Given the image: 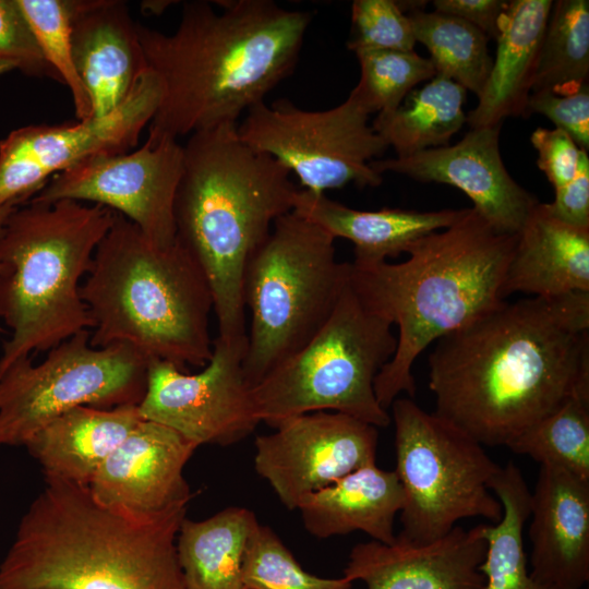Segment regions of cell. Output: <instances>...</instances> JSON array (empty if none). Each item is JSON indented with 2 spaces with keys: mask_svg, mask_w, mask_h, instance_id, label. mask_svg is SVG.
I'll use <instances>...</instances> for the list:
<instances>
[{
  "mask_svg": "<svg viewBox=\"0 0 589 589\" xmlns=\"http://www.w3.org/2000/svg\"><path fill=\"white\" fill-rule=\"evenodd\" d=\"M435 342L434 413L481 445L508 446L568 398L589 399V292L503 301Z\"/></svg>",
  "mask_w": 589,
  "mask_h": 589,
  "instance_id": "6da1fadb",
  "label": "cell"
},
{
  "mask_svg": "<svg viewBox=\"0 0 589 589\" xmlns=\"http://www.w3.org/2000/svg\"><path fill=\"white\" fill-rule=\"evenodd\" d=\"M189 1L177 28L166 34L136 24L147 68L161 100L148 139L191 135L238 123L265 101L298 62L312 20L272 0Z\"/></svg>",
  "mask_w": 589,
  "mask_h": 589,
  "instance_id": "7a4b0ae2",
  "label": "cell"
},
{
  "mask_svg": "<svg viewBox=\"0 0 589 589\" xmlns=\"http://www.w3.org/2000/svg\"><path fill=\"white\" fill-rule=\"evenodd\" d=\"M187 508L135 514L45 477L0 563V589H187L176 546Z\"/></svg>",
  "mask_w": 589,
  "mask_h": 589,
  "instance_id": "3957f363",
  "label": "cell"
},
{
  "mask_svg": "<svg viewBox=\"0 0 589 589\" xmlns=\"http://www.w3.org/2000/svg\"><path fill=\"white\" fill-rule=\"evenodd\" d=\"M516 239L464 208L450 226L409 245L400 263H350L349 283L361 303L398 328L395 353L374 381L384 409L401 393L414 397L412 365L431 344L505 301Z\"/></svg>",
  "mask_w": 589,
  "mask_h": 589,
  "instance_id": "277c9868",
  "label": "cell"
},
{
  "mask_svg": "<svg viewBox=\"0 0 589 589\" xmlns=\"http://www.w3.org/2000/svg\"><path fill=\"white\" fill-rule=\"evenodd\" d=\"M238 123L189 135L175 199L176 240L203 271L218 338L248 344L245 267L274 223L293 209L290 171L243 142Z\"/></svg>",
  "mask_w": 589,
  "mask_h": 589,
  "instance_id": "5b68a950",
  "label": "cell"
},
{
  "mask_svg": "<svg viewBox=\"0 0 589 589\" xmlns=\"http://www.w3.org/2000/svg\"><path fill=\"white\" fill-rule=\"evenodd\" d=\"M80 294L94 322V348L127 344L148 361L163 360L184 372L212 357L211 287L177 240L158 245L116 213Z\"/></svg>",
  "mask_w": 589,
  "mask_h": 589,
  "instance_id": "8992f818",
  "label": "cell"
},
{
  "mask_svg": "<svg viewBox=\"0 0 589 589\" xmlns=\"http://www.w3.org/2000/svg\"><path fill=\"white\" fill-rule=\"evenodd\" d=\"M115 215L72 200L28 201L10 213L0 232V318L12 334L3 342L0 374L21 357L93 329L80 280Z\"/></svg>",
  "mask_w": 589,
  "mask_h": 589,
  "instance_id": "52a82bcc",
  "label": "cell"
},
{
  "mask_svg": "<svg viewBox=\"0 0 589 589\" xmlns=\"http://www.w3.org/2000/svg\"><path fill=\"white\" fill-rule=\"evenodd\" d=\"M350 263L336 260L335 238L291 211L273 225L244 272L250 311L242 361L252 388L323 327L349 284Z\"/></svg>",
  "mask_w": 589,
  "mask_h": 589,
  "instance_id": "ba28073f",
  "label": "cell"
},
{
  "mask_svg": "<svg viewBox=\"0 0 589 589\" xmlns=\"http://www.w3.org/2000/svg\"><path fill=\"white\" fill-rule=\"evenodd\" d=\"M396 346L392 325L369 311L349 283L314 337L251 388L260 421L274 428L291 417L333 411L387 426L390 416L376 399L374 381Z\"/></svg>",
  "mask_w": 589,
  "mask_h": 589,
  "instance_id": "9c48e42d",
  "label": "cell"
},
{
  "mask_svg": "<svg viewBox=\"0 0 589 589\" xmlns=\"http://www.w3.org/2000/svg\"><path fill=\"white\" fill-rule=\"evenodd\" d=\"M396 469L404 492L396 536L426 543L447 534L465 518L500 521L503 507L489 484L500 471L483 445L411 398H396Z\"/></svg>",
  "mask_w": 589,
  "mask_h": 589,
  "instance_id": "30bf717a",
  "label": "cell"
},
{
  "mask_svg": "<svg viewBox=\"0 0 589 589\" xmlns=\"http://www.w3.org/2000/svg\"><path fill=\"white\" fill-rule=\"evenodd\" d=\"M84 329L51 348L35 365L29 356L0 374V447L24 446L48 422L79 406L140 405L148 360L127 344L94 348Z\"/></svg>",
  "mask_w": 589,
  "mask_h": 589,
  "instance_id": "8fae6325",
  "label": "cell"
},
{
  "mask_svg": "<svg viewBox=\"0 0 589 589\" xmlns=\"http://www.w3.org/2000/svg\"><path fill=\"white\" fill-rule=\"evenodd\" d=\"M351 97L326 110H305L288 99L251 107L239 137L294 173L303 190L325 193L349 183L375 188L383 181L371 163L388 148Z\"/></svg>",
  "mask_w": 589,
  "mask_h": 589,
  "instance_id": "7c38bea8",
  "label": "cell"
},
{
  "mask_svg": "<svg viewBox=\"0 0 589 589\" xmlns=\"http://www.w3.org/2000/svg\"><path fill=\"white\" fill-rule=\"evenodd\" d=\"M161 85L147 70L111 112L64 124H32L0 141V208L27 203L57 173L83 160L136 146L161 100Z\"/></svg>",
  "mask_w": 589,
  "mask_h": 589,
  "instance_id": "4fadbf2b",
  "label": "cell"
},
{
  "mask_svg": "<svg viewBox=\"0 0 589 589\" xmlns=\"http://www.w3.org/2000/svg\"><path fill=\"white\" fill-rule=\"evenodd\" d=\"M182 165L178 140L147 137L131 153L97 155L55 175L29 201L97 204L131 220L152 242L170 245Z\"/></svg>",
  "mask_w": 589,
  "mask_h": 589,
  "instance_id": "5bb4252c",
  "label": "cell"
},
{
  "mask_svg": "<svg viewBox=\"0 0 589 589\" xmlns=\"http://www.w3.org/2000/svg\"><path fill=\"white\" fill-rule=\"evenodd\" d=\"M245 350L244 345L217 337L211 359L194 374L149 360L141 417L177 431L197 447L229 446L245 438L261 422L243 376Z\"/></svg>",
  "mask_w": 589,
  "mask_h": 589,
  "instance_id": "9a60e30c",
  "label": "cell"
},
{
  "mask_svg": "<svg viewBox=\"0 0 589 589\" xmlns=\"http://www.w3.org/2000/svg\"><path fill=\"white\" fill-rule=\"evenodd\" d=\"M273 429L255 437L254 467L290 510L304 496L376 460L377 428L345 413L309 412Z\"/></svg>",
  "mask_w": 589,
  "mask_h": 589,
  "instance_id": "2e32d148",
  "label": "cell"
},
{
  "mask_svg": "<svg viewBox=\"0 0 589 589\" xmlns=\"http://www.w3.org/2000/svg\"><path fill=\"white\" fill-rule=\"evenodd\" d=\"M500 131L501 125L470 129L454 145L375 159L371 167L380 175L396 172L420 182L453 185L496 230L517 235L539 201L507 171L500 152Z\"/></svg>",
  "mask_w": 589,
  "mask_h": 589,
  "instance_id": "e0dca14e",
  "label": "cell"
},
{
  "mask_svg": "<svg viewBox=\"0 0 589 589\" xmlns=\"http://www.w3.org/2000/svg\"><path fill=\"white\" fill-rule=\"evenodd\" d=\"M197 446L177 431L142 420L106 458L88 488L101 504L156 514L193 496L183 469Z\"/></svg>",
  "mask_w": 589,
  "mask_h": 589,
  "instance_id": "ac0fdd59",
  "label": "cell"
},
{
  "mask_svg": "<svg viewBox=\"0 0 589 589\" xmlns=\"http://www.w3.org/2000/svg\"><path fill=\"white\" fill-rule=\"evenodd\" d=\"M486 548L483 524L456 526L426 543L397 536L390 544L371 540L351 549L344 577L368 589H484L479 567Z\"/></svg>",
  "mask_w": 589,
  "mask_h": 589,
  "instance_id": "d6986e66",
  "label": "cell"
},
{
  "mask_svg": "<svg viewBox=\"0 0 589 589\" xmlns=\"http://www.w3.org/2000/svg\"><path fill=\"white\" fill-rule=\"evenodd\" d=\"M529 516L530 575L552 589H580L589 579V480L540 465Z\"/></svg>",
  "mask_w": 589,
  "mask_h": 589,
  "instance_id": "ffe728a7",
  "label": "cell"
},
{
  "mask_svg": "<svg viewBox=\"0 0 589 589\" xmlns=\"http://www.w3.org/2000/svg\"><path fill=\"white\" fill-rule=\"evenodd\" d=\"M136 24L124 1L74 0L72 55L92 118L118 108L147 70Z\"/></svg>",
  "mask_w": 589,
  "mask_h": 589,
  "instance_id": "44dd1931",
  "label": "cell"
},
{
  "mask_svg": "<svg viewBox=\"0 0 589 589\" xmlns=\"http://www.w3.org/2000/svg\"><path fill=\"white\" fill-rule=\"evenodd\" d=\"M503 290L505 298L589 292V228L564 221L539 202L517 233Z\"/></svg>",
  "mask_w": 589,
  "mask_h": 589,
  "instance_id": "7402d4cb",
  "label": "cell"
},
{
  "mask_svg": "<svg viewBox=\"0 0 589 589\" xmlns=\"http://www.w3.org/2000/svg\"><path fill=\"white\" fill-rule=\"evenodd\" d=\"M551 0H512L504 10L496 36V56L478 96L466 116L470 129L502 125L509 117H524Z\"/></svg>",
  "mask_w": 589,
  "mask_h": 589,
  "instance_id": "603a6c76",
  "label": "cell"
},
{
  "mask_svg": "<svg viewBox=\"0 0 589 589\" xmlns=\"http://www.w3.org/2000/svg\"><path fill=\"white\" fill-rule=\"evenodd\" d=\"M402 504L404 492L395 470L373 464L304 496L297 509L305 530L315 538L362 531L374 541L390 544L396 539L394 521Z\"/></svg>",
  "mask_w": 589,
  "mask_h": 589,
  "instance_id": "cb8c5ba5",
  "label": "cell"
},
{
  "mask_svg": "<svg viewBox=\"0 0 589 589\" xmlns=\"http://www.w3.org/2000/svg\"><path fill=\"white\" fill-rule=\"evenodd\" d=\"M293 212L354 245L356 264H374L397 257L418 239L450 226L462 209L419 212L384 207L359 211L330 200L325 193L299 190Z\"/></svg>",
  "mask_w": 589,
  "mask_h": 589,
  "instance_id": "d4e9b609",
  "label": "cell"
},
{
  "mask_svg": "<svg viewBox=\"0 0 589 589\" xmlns=\"http://www.w3.org/2000/svg\"><path fill=\"white\" fill-rule=\"evenodd\" d=\"M142 420L137 405L79 406L48 422L24 446L45 477L89 485L106 458Z\"/></svg>",
  "mask_w": 589,
  "mask_h": 589,
  "instance_id": "484cf974",
  "label": "cell"
},
{
  "mask_svg": "<svg viewBox=\"0 0 589 589\" xmlns=\"http://www.w3.org/2000/svg\"><path fill=\"white\" fill-rule=\"evenodd\" d=\"M259 521L253 512L229 506L203 520H182L178 562L187 589H243L242 566Z\"/></svg>",
  "mask_w": 589,
  "mask_h": 589,
  "instance_id": "4316f807",
  "label": "cell"
},
{
  "mask_svg": "<svg viewBox=\"0 0 589 589\" xmlns=\"http://www.w3.org/2000/svg\"><path fill=\"white\" fill-rule=\"evenodd\" d=\"M466 98L462 86L435 74L412 89L397 108L376 115L372 127L396 157L446 146L466 122Z\"/></svg>",
  "mask_w": 589,
  "mask_h": 589,
  "instance_id": "83f0119b",
  "label": "cell"
},
{
  "mask_svg": "<svg viewBox=\"0 0 589 589\" xmlns=\"http://www.w3.org/2000/svg\"><path fill=\"white\" fill-rule=\"evenodd\" d=\"M489 489L498 498L503 515L496 524H483L488 542L479 569L484 589H552L528 572L522 531L530 517V491L519 468L512 461L501 467Z\"/></svg>",
  "mask_w": 589,
  "mask_h": 589,
  "instance_id": "f1b7e54d",
  "label": "cell"
},
{
  "mask_svg": "<svg viewBox=\"0 0 589 589\" xmlns=\"http://www.w3.org/2000/svg\"><path fill=\"white\" fill-rule=\"evenodd\" d=\"M416 41L430 52L435 73L479 96L488 80L493 59L488 37L470 23L419 5L409 10Z\"/></svg>",
  "mask_w": 589,
  "mask_h": 589,
  "instance_id": "f546056e",
  "label": "cell"
},
{
  "mask_svg": "<svg viewBox=\"0 0 589 589\" xmlns=\"http://www.w3.org/2000/svg\"><path fill=\"white\" fill-rule=\"evenodd\" d=\"M589 1L553 2L534 72L532 91L558 94L588 83Z\"/></svg>",
  "mask_w": 589,
  "mask_h": 589,
  "instance_id": "4dcf8cb0",
  "label": "cell"
},
{
  "mask_svg": "<svg viewBox=\"0 0 589 589\" xmlns=\"http://www.w3.org/2000/svg\"><path fill=\"white\" fill-rule=\"evenodd\" d=\"M507 447L540 465L555 466L589 480V399L568 398Z\"/></svg>",
  "mask_w": 589,
  "mask_h": 589,
  "instance_id": "1f68e13d",
  "label": "cell"
},
{
  "mask_svg": "<svg viewBox=\"0 0 589 589\" xmlns=\"http://www.w3.org/2000/svg\"><path fill=\"white\" fill-rule=\"evenodd\" d=\"M354 55L361 74L349 97L369 115L394 110L418 84L436 74L430 58L414 50H358Z\"/></svg>",
  "mask_w": 589,
  "mask_h": 589,
  "instance_id": "d6a6232c",
  "label": "cell"
},
{
  "mask_svg": "<svg viewBox=\"0 0 589 589\" xmlns=\"http://www.w3.org/2000/svg\"><path fill=\"white\" fill-rule=\"evenodd\" d=\"M47 61L68 86L77 121L92 119V103L73 61L71 22L74 0H19Z\"/></svg>",
  "mask_w": 589,
  "mask_h": 589,
  "instance_id": "836d02e7",
  "label": "cell"
},
{
  "mask_svg": "<svg viewBox=\"0 0 589 589\" xmlns=\"http://www.w3.org/2000/svg\"><path fill=\"white\" fill-rule=\"evenodd\" d=\"M243 589H352L346 577L322 578L305 572L275 531L259 525L249 540Z\"/></svg>",
  "mask_w": 589,
  "mask_h": 589,
  "instance_id": "e575fe53",
  "label": "cell"
},
{
  "mask_svg": "<svg viewBox=\"0 0 589 589\" xmlns=\"http://www.w3.org/2000/svg\"><path fill=\"white\" fill-rule=\"evenodd\" d=\"M352 32L347 43L351 51H411L416 37L411 21L393 0H356L351 5Z\"/></svg>",
  "mask_w": 589,
  "mask_h": 589,
  "instance_id": "d590c367",
  "label": "cell"
},
{
  "mask_svg": "<svg viewBox=\"0 0 589 589\" xmlns=\"http://www.w3.org/2000/svg\"><path fill=\"white\" fill-rule=\"evenodd\" d=\"M0 60L32 77H59L47 63L19 0H0Z\"/></svg>",
  "mask_w": 589,
  "mask_h": 589,
  "instance_id": "8d00e7d4",
  "label": "cell"
},
{
  "mask_svg": "<svg viewBox=\"0 0 589 589\" xmlns=\"http://www.w3.org/2000/svg\"><path fill=\"white\" fill-rule=\"evenodd\" d=\"M539 113L565 131L579 148H589V84L565 94L539 91L530 94L525 118Z\"/></svg>",
  "mask_w": 589,
  "mask_h": 589,
  "instance_id": "74e56055",
  "label": "cell"
},
{
  "mask_svg": "<svg viewBox=\"0 0 589 589\" xmlns=\"http://www.w3.org/2000/svg\"><path fill=\"white\" fill-rule=\"evenodd\" d=\"M530 141L538 153L537 165L554 191L574 179L584 149L565 131L558 128H538L532 132Z\"/></svg>",
  "mask_w": 589,
  "mask_h": 589,
  "instance_id": "f35d334b",
  "label": "cell"
},
{
  "mask_svg": "<svg viewBox=\"0 0 589 589\" xmlns=\"http://www.w3.org/2000/svg\"><path fill=\"white\" fill-rule=\"evenodd\" d=\"M554 193L553 202L549 203L552 212L570 225L589 228V157L586 151H581L574 179Z\"/></svg>",
  "mask_w": 589,
  "mask_h": 589,
  "instance_id": "ab89813d",
  "label": "cell"
},
{
  "mask_svg": "<svg viewBox=\"0 0 589 589\" xmlns=\"http://www.w3.org/2000/svg\"><path fill=\"white\" fill-rule=\"evenodd\" d=\"M508 1L504 0H435V11L459 17L495 39L498 24Z\"/></svg>",
  "mask_w": 589,
  "mask_h": 589,
  "instance_id": "60d3db41",
  "label": "cell"
},
{
  "mask_svg": "<svg viewBox=\"0 0 589 589\" xmlns=\"http://www.w3.org/2000/svg\"><path fill=\"white\" fill-rule=\"evenodd\" d=\"M17 205L9 204L0 208V232L2 230V227L10 215V213L16 207Z\"/></svg>",
  "mask_w": 589,
  "mask_h": 589,
  "instance_id": "b9f144b4",
  "label": "cell"
},
{
  "mask_svg": "<svg viewBox=\"0 0 589 589\" xmlns=\"http://www.w3.org/2000/svg\"><path fill=\"white\" fill-rule=\"evenodd\" d=\"M14 69V63L5 60H0V76Z\"/></svg>",
  "mask_w": 589,
  "mask_h": 589,
  "instance_id": "7bdbcfd3",
  "label": "cell"
}]
</instances>
